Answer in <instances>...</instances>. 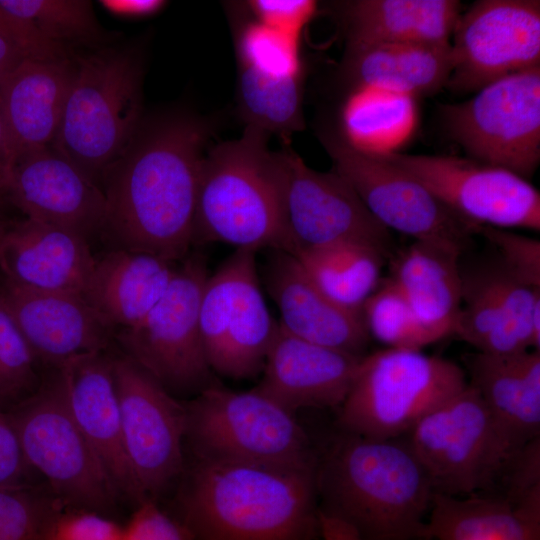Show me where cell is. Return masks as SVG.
Wrapping results in <instances>:
<instances>
[{
	"mask_svg": "<svg viewBox=\"0 0 540 540\" xmlns=\"http://www.w3.org/2000/svg\"><path fill=\"white\" fill-rule=\"evenodd\" d=\"M4 224L5 223L3 222L2 218H1V213H0V231L2 230Z\"/></svg>",
	"mask_w": 540,
	"mask_h": 540,
	"instance_id": "cell-50",
	"label": "cell"
},
{
	"mask_svg": "<svg viewBox=\"0 0 540 540\" xmlns=\"http://www.w3.org/2000/svg\"><path fill=\"white\" fill-rule=\"evenodd\" d=\"M248 6L256 21L295 37L316 8V4L308 0H257L248 2Z\"/></svg>",
	"mask_w": 540,
	"mask_h": 540,
	"instance_id": "cell-44",
	"label": "cell"
},
{
	"mask_svg": "<svg viewBox=\"0 0 540 540\" xmlns=\"http://www.w3.org/2000/svg\"><path fill=\"white\" fill-rule=\"evenodd\" d=\"M321 509L368 540H425L434 489L404 437L342 432L316 460Z\"/></svg>",
	"mask_w": 540,
	"mask_h": 540,
	"instance_id": "cell-3",
	"label": "cell"
},
{
	"mask_svg": "<svg viewBox=\"0 0 540 540\" xmlns=\"http://www.w3.org/2000/svg\"><path fill=\"white\" fill-rule=\"evenodd\" d=\"M455 0H357L343 3L347 48L378 43H450Z\"/></svg>",
	"mask_w": 540,
	"mask_h": 540,
	"instance_id": "cell-29",
	"label": "cell"
},
{
	"mask_svg": "<svg viewBox=\"0 0 540 540\" xmlns=\"http://www.w3.org/2000/svg\"><path fill=\"white\" fill-rule=\"evenodd\" d=\"M448 134L471 159L528 180L540 161V67L511 74L442 108Z\"/></svg>",
	"mask_w": 540,
	"mask_h": 540,
	"instance_id": "cell-11",
	"label": "cell"
},
{
	"mask_svg": "<svg viewBox=\"0 0 540 540\" xmlns=\"http://www.w3.org/2000/svg\"><path fill=\"white\" fill-rule=\"evenodd\" d=\"M42 540H123V526L102 513L57 500L44 523Z\"/></svg>",
	"mask_w": 540,
	"mask_h": 540,
	"instance_id": "cell-40",
	"label": "cell"
},
{
	"mask_svg": "<svg viewBox=\"0 0 540 540\" xmlns=\"http://www.w3.org/2000/svg\"><path fill=\"white\" fill-rule=\"evenodd\" d=\"M57 499L37 485L0 487V540H42Z\"/></svg>",
	"mask_w": 540,
	"mask_h": 540,
	"instance_id": "cell-38",
	"label": "cell"
},
{
	"mask_svg": "<svg viewBox=\"0 0 540 540\" xmlns=\"http://www.w3.org/2000/svg\"><path fill=\"white\" fill-rule=\"evenodd\" d=\"M269 135L246 126L242 136L203 157L193 244L221 242L235 249L283 250L291 242L285 215L287 150L267 147Z\"/></svg>",
	"mask_w": 540,
	"mask_h": 540,
	"instance_id": "cell-4",
	"label": "cell"
},
{
	"mask_svg": "<svg viewBox=\"0 0 540 540\" xmlns=\"http://www.w3.org/2000/svg\"><path fill=\"white\" fill-rule=\"evenodd\" d=\"M447 240H415L391 260L388 278L439 341L454 333L461 307V256Z\"/></svg>",
	"mask_w": 540,
	"mask_h": 540,
	"instance_id": "cell-25",
	"label": "cell"
},
{
	"mask_svg": "<svg viewBox=\"0 0 540 540\" xmlns=\"http://www.w3.org/2000/svg\"><path fill=\"white\" fill-rule=\"evenodd\" d=\"M422 183L452 213L481 229L540 230V193L528 180L471 158L375 155Z\"/></svg>",
	"mask_w": 540,
	"mask_h": 540,
	"instance_id": "cell-13",
	"label": "cell"
},
{
	"mask_svg": "<svg viewBox=\"0 0 540 540\" xmlns=\"http://www.w3.org/2000/svg\"><path fill=\"white\" fill-rule=\"evenodd\" d=\"M361 316L369 337L386 348L422 350L438 341L388 278L365 301Z\"/></svg>",
	"mask_w": 540,
	"mask_h": 540,
	"instance_id": "cell-35",
	"label": "cell"
},
{
	"mask_svg": "<svg viewBox=\"0 0 540 540\" xmlns=\"http://www.w3.org/2000/svg\"><path fill=\"white\" fill-rule=\"evenodd\" d=\"M208 276L202 257H188L176 268L166 293L148 314L115 334L124 355L174 397L196 396L214 383L199 323Z\"/></svg>",
	"mask_w": 540,
	"mask_h": 540,
	"instance_id": "cell-10",
	"label": "cell"
},
{
	"mask_svg": "<svg viewBox=\"0 0 540 540\" xmlns=\"http://www.w3.org/2000/svg\"><path fill=\"white\" fill-rule=\"evenodd\" d=\"M25 58L17 46L0 36V82Z\"/></svg>",
	"mask_w": 540,
	"mask_h": 540,
	"instance_id": "cell-49",
	"label": "cell"
},
{
	"mask_svg": "<svg viewBox=\"0 0 540 540\" xmlns=\"http://www.w3.org/2000/svg\"><path fill=\"white\" fill-rule=\"evenodd\" d=\"M285 215L293 253L356 243L391 254L392 239L352 186L337 172H319L287 150Z\"/></svg>",
	"mask_w": 540,
	"mask_h": 540,
	"instance_id": "cell-17",
	"label": "cell"
},
{
	"mask_svg": "<svg viewBox=\"0 0 540 540\" xmlns=\"http://www.w3.org/2000/svg\"><path fill=\"white\" fill-rule=\"evenodd\" d=\"M417 122L414 98L377 87H358L343 110L344 139L371 155L396 152Z\"/></svg>",
	"mask_w": 540,
	"mask_h": 540,
	"instance_id": "cell-32",
	"label": "cell"
},
{
	"mask_svg": "<svg viewBox=\"0 0 540 540\" xmlns=\"http://www.w3.org/2000/svg\"><path fill=\"white\" fill-rule=\"evenodd\" d=\"M5 194L26 218L86 240L102 233L106 204L100 185L51 145L15 162Z\"/></svg>",
	"mask_w": 540,
	"mask_h": 540,
	"instance_id": "cell-18",
	"label": "cell"
},
{
	"mask_svg": "<svg viewBox=\"0 0 540 540\" xmlns=\"http://www.w3.org/2000/svg\"><path fill=\"white\" fill-rule=\"evenodd\" d=\"M176 268L150 254L115 248L95 259L83 297L115 330L130 328L164 296Z\"/></svg>",
	"mask_w": 540,
	"mask_h": 540,
	"instance_id": "cell-27",
	"label": "cell"
},
{
	"mask_svg": "<svg viewBox=\"0 0 540 540\" xmlns=\"http://www.w3.org/2000/svg\"><path fill=\"white\" fill-rule=\"evenodd\" d=\"M334 171L355 190L371 214L389 231L415 240H447L463 248L480 229L445 207L422 183L378 156L363 153L344 138L325 134Z\"/></svg>",
	"mask_w": 540,
	"mask_h": 540,
	"instance_id": "cell-15",
	"label": "cell"
},
{
	"mask_svg": "<svg viewBox=\"0 0 540 540\" xmlns=\"http://www.w3.org/2000/svg\"><path fill=\"white\" fill-rule=\"evenodd\" d=\"M270 253L263 281L280 312V327L303 340L363 356L369 335L361 312L329 299L292 254L283 250Z\"/></svg>",
	"mask_w": 540,
	"mask_h": 540,
	"instance_id": "cell-23",
	"label": "cell"
},
{
	"mask_svg": "<svg viewBox=\"0 0 540 540\" xmlns=\"http://www.w3.org/2000/svg\"><path fill=\"white\" fill-rule=\"evenodd\" d=\"M468 385L481 397L500 428L521 448L539 437L540 351L474 352L465 357Z\"/></svg>",
	"mask_w": 540,
	"mask_h": 540,
	"instance_id": "cell-26",
	"label": "cell"
},
{
	"mask_svg": "<svg viewBox=\"0 0 540 540\" xmlns=\"http://www.w3.org/2000/svg\"><path fill=\"white\" fill-rule=\"evenodd\" d=\"M238 108L246 126L283 138L303 129L300 74H274L239 63Z\"/></svg>",
	"mask_w": 540,
	"mask_h": 540,
	"instance_id": "cell-34",
	"label": "cell"
},
{
	"mask_svg": "<svg viewBox=\"0 0 540 540\" xmlns=\"http://www.w3.org/2000/svg\"><path fill=\"white\" fill-rule=\"evenodd\" d=\"M143 64L131 47L74 57V74L51 146L100 185L142 116Z\"/></svg>",
	"mask_w": 540,
	"mask_h": 540,
	"instance_id": "cell-5",
	"label": "cell"
},
{
	"mask_svg": "<svg viewBox=\"0 0 540 540\" xmlns=\"http://www.w3.org/2000/svg\"><path fill=\"white\" fill-rule=\"evenodd\" d=\"M315 469L196 458L178 496L180 520L195 540H310Z\"/></svg>",
	"mask_w": 540,
	"mask_h": 540,
	"instance_id": "cell-2",
	"label": "cell"
},
{
	"mask_svg": "<svg viewBox=\"0 0 540 540\" xmlns=\"http://www.w3.org/2000/svg\"><path fill=\"white\" fill-rule=\"evenodd\" d=\"M111 363L128 463L143 497L156 501L184 470L185 406L124 354Z\"/></svg>",
	"mask_w": 540,
	"mask_h": 540,
	"instance_id": "cell-14",
	"label": "cell"
},
{
	"mask_svg": "<svg viewBox=\"0 0 540 540\" xmlns=\"http://www.w3.org/2000/svg\"><path fill=\"white\" fill-rule=\"evenodd\" d=\"M70 412L119 495L135 506L145 501L124 449L111 356L72 358L57 368Z\"/></svg>",
	"mask_w": 540,
	"mask_h": 540,
	"instance_id": "cell-20",
	"label": "cell"
},
{
	"mask_svg": "<svg viewBox=\"0 0 540 540\" xmlns=\"http://www.w3.org/2000/svg\"><path fill=\"white\" fill-rule=\"evenodd\" d=\"M503 477L504 499L516 509L540 518V439L525 444L513 457Z\"/></svg>",
	"mask_w": 540,
	"mask_h": 540,
	"instance_id": "cell-41",
	"label": "cell"
},
{
	"mask_svg": "<svg viewBox=\"0 0 540 540\" xmlns=\"http://www.w3.org/2000/svg\"><path fill=\"white\" fill-rule=\"evenodd\" d=\"M346 78L358 87L392 90L413 98L447 85L453 68L451 43H378L347 48Z\"/></svg>",
	"mask_w": 540,
	"mask_h": 540,
	"instance_id": "cell-28",
	"label": "cell"
},
{
	"mask_svg": "<svg viewBox=\"0 0 540 540\" xmlns=\"http://www.w3.org/2000/svg\"><path fill=\"white\" fill-rule=\"evenodd\" d=\"M363 356L303 340L278 323L255 389L294 414L339 407Z\"/></svg>",
	"mask_w": 540,
	"mask_h": 540,
	"instance_id": "cell-21",
	"label": "cell"
},
{
	"mask_svg": "<svg viewBox=\"0 0 540 540\" xmlns=\"http://www.w3.org/2000/svg\"><path fill=\"white\" fill-rule=\"evenodd\" d=\"M34 475L9 414L0 408V487L35 485Z\"/></svg>",
	"mask_w": 540,
	"mask_h": 540,
	"instance_id": "cell-45",
	"label": "cell"
},
{
	"mask_svg": "<svg viewBox=\"0 0 540 540\" xmlns=\"http://www.w3.org/2000/svg\"><path fill=\"white\" fill-rule=\"evenodd\" d=\"M0 294L37 362L51 369L104 352L115 337V329L81 295L35 291L6 281Z\"/></svg>",
	"mask_w": 540,
	"mask_h": 540,
	"instance_id": "cell-19",
	"label": "cell"
},
{
	"mask_svg": "<svg viewBox=\"0 0 540 540\" xmlns=\"http://www.w3.org/2000/svg\"><path fill=\"white\" fill-rule=\"evenodd\" d=\"M37 360L0 294V408L31 397L42 380Z\"/></svg>",
	"mask_w": 540,
	"mask_h": 540,
	"instance_id": "cell-37",
	"label": "cell"
},
{
	"mask_svg": "<svg viewBox=\"0 0 540 540\" xmlns=\"http://www.w3.org/2000/svg\"><path fill=\"white\" fill-rule=\"evenodd\" d=\"M12 167L6 126L0 109V196L5 194Z\"/></svg>",
	"mask_w": 540,
	"mask_h": 540,
	"instance_id": "cell-48",
	"label": "cell"
},
{
	"mask_svg": "<svg viewBox=\"0 0 540 540\" xmlns=\"http://www.w3.org/2000/svg\"><path fill=\"white\" fill-rule=\"evenodd\" d=\"M425 540H540V519L483 495L434 493Z\"/></svg>",
	"mask_w": 540,
	"mask_h": 540,
	"instance_id": "cell-30",
	"label": "cell"
},
{
	"mask_svg": "<svg viewBox=\"0 0 540 540\" xmlns=\"http://www.w3.org/2000/svg\"><path fill=\"white\" fill-rule=\"evenodd\" d=\"M205 122L183 113L143 119L100 187L102 233L116 246L175 263L193 245Z\"/></svg>",
	"mask_w": 540,
	"mask_h": 540,
	"instance_id": "cell-1",
	"label": "cell"
},
{
	"mask_svg": "<svg viewBox=\"0 0 540 540\" xmlns=\"http://www.w3.org/2000/svg\"><path fill=\"white\" fill-rule=\"evenodd\" d=\"M297 38L254 19L239 34V63L274 74H300Z\"/></svg>",
	"mask_w": 540,
	"mask_h": 540,
	"instance_id": "cell-39",
	"label": "cell"
},
{
	"mask_svg": "<svg viewBox=\"0 0 540 540\" xmlns=\"http://www.w3.org/2000/svg\"><path fill=\"white\" fill-rule=\"evenodd\" d=\"M467 384L465 370L451 360L422 350H379L361 358L339 424L367 438H400Z\"/></svg>",
	"mask_w": 540,
	"mask_h": 540,
	"instance_id": "cell-6",
	"label": "cell"
},
{
	"mask_svg": "<svg viewBox=\"0 0 540 540\" xmlns=\"http://www.w3.org/2000/svg\"><path fill=\"white\" fill-rule=\"evenodd\" d=\"M73 74L71 58H25L0 82V109L13 166L25 154L53 143Z\"/></svg>",
	"mask_w": 540,
	"mask_h": 540,
	"instance_id": "cell-24",
	"label": "cell"
},
{
	"mask_svg": "<svg viewBox=\"0 0 540 540\" xmlns=\"http://www.w3.org/2000/svg\"><path fill=\"white\" fill-rule=\"evenodd\" d=\"M100 4L116 16L142 18L159 12L166 2L161 0H102Z\"/></svg>",
	"mask_w": 540,
	"mask_h": 540,
	"instance_id": "cell-46",
	"label": "cell"
},
{
	"mask_svg": "<svg viewBox=\"0 0 540 540\" xmlns=\"http://www.w3.org/2000/svg\"><path fill=\"white\" fill-rule=\"evenodd\" d=\"M492 244L500 261L517 277L540 289V241L521 234L493 227L480 231Z\"/></svg>",
	"mask_w": 540,
	"mask_h": 540,
	"instance_id": "cell-42",
	"label": "cell"
},
{
	"mask_svg": "<svg viewBox=\"0 0 540 540\" xmlns=\"http://www.w3.org/2000/svg\"><path fill=\"white\" fill-rule=\"evenodd\" d=\"M462 296L454 335L476 351L512 354L526 351L516 339L498 296L489 260L464 269Z\"/></svg>",
	"mask_w": 540,
	"mask_h": 540,
	"instance_id": "cell-33",
	"label": "cell"
},
{
	"mask_svg": "<svg viewBox=\"0 0 540 540\" xmlns=\"http://www.w3.org/2000/svg\"><path fill=\"white\" fill-rule=\"evenodd\" d=\"M123 526V540H195L180 520L172 517L155 500H145Z\"/></svg>",
	"mask_w": 540,
	"mask_h": 540,
	"instance_id": "cell-43",
	"label": "cell"
},
{
	"mask_svg": "<svg viewBox=\"0 0 540 540\" xmlns=\"http://www.w3.org/2000/svg\"><path fill=\"white\" fill-rule=\"evenodd\" d=\"M94 262L88 240L63 228L26 218L0 231V270L21 288L83 296Z\"/></svg>",
	"mask_w": 540,
	"mask_h": 540,
	"instance_id": "cell-22",
	"label": "cell"
},
{
	"mask_svg": "<svg viewBox=\"0 0 540 540\" xmlns=\"http://www.w3.org/2000/svg\"><path fill=\"white\" fill-rule=\"evenodd\" d=\"M317 532L323 540H368L340 518L318 509Z\"/></svg>",
	"mask_w": 540,
	"mask_h": 540,
	"instance_id": "cell-47",
	"label": "cell"
},
{
	"mask_svg": "<svg viewBox=\"0 0 540 540\" xmlns=\"http://www.w3.org/2000/svg\"><path fill=\"white\" fill-rule=\"evenodd\" d=\"M7 12L30 20L50 41L71 43L101 39L102 30L88 0H0Z\"/></svg>",
	"mask_w": 540,
	"mask_h": 540,
	"instance_id": "cell-36",
	"label": "cell"
},
{
	"mask_svg": "<svg viewBox=\"0 0 540 540\" xmlns=\"http://www.w3.org/2000/svg\"><path fill=\"white\" fill-rule=\"evenodd\" d=\"M451 44L447 87L479 91L514 73L540 67V2L481 0L460 14Z\"/></svg>",
	"mask_w": 540,
	"mask_h": 540,
	"instance_id": "cell-16",
	"label": "cell"
},
{
	"mask_svg": "<svg viewBox=\"0 0 540 540\" xmlns=\"http://www.w3.org/2000/svg\"><path fill=\"white\" fill-rule=\"evenodd\" d=\"M435 493L478 495L503 477L516 447L467 384L403 436Z\"/></svg>",
	"mask_w": 540,
	"mask_h": 540,
	"instance_id": "cell-8",
	"label": "cell"
},
{
	"mask_svg": "<svg viewBox=\"0 0 540 540\" xmlns=\"http://www.w3.org/2000/svg\"><path fill=\"white\" fill-rule=\"evenodd\" d=\"M290 254L329 299L356 312H361L382 281L387 258L375 248L356 243L299 249Z\"/></svg>",
	"mask_w": 540,
	"mask_h": 540,
	"instance_id": "cell-31",
	"label": "cell"
},
{
	"mask_svg": "<svg viewBox=\"0 0 540 540\" xmlns=\"http://www.w3.org/2000/svg\"><path fill=\"white\" fill-rule=\"evenodd\" d=\"M185 439L196 458L310 468V440L296 415L257 389L213 383L185 405Z\"/></svg>",
	"mask_w": 540,
	"mask_h": 540,
	"instance_id": "cell-7",
	"label": "cell"
},
{
	"mask_svg": "<svg viewBox=\"0 0 540 540\" xmlns=\"http://www.w3.org/2000/svg\"><path fill=\"white\" fill-rule=\"evenodd\" d=\"M256 251L235 249L209 275L200 301L199 323L212 372L232 379L261 373L278 323L263 297Z\"/></svg>",
	"mask_w": 540,
	"mask_h": 540,
	"instance_id": "cell-12",
	"label": "cell"
},
{
	"mask_svg": "<svg viewBox=\"0 0 540 540\" xmlns=\"http://www.w3.org/2000/svg\"><path fill=\"white\" fill-rule=\"evenodd\" d=\"M7 413L27 464L58 501L107 516L115 509L120 496L70 412L57 368Z\"/></svg>",
	"mask_w": 540,
	"mask_h": 540,
	"instance_id": "cell-9",
	"label": "cell"
}]
</instances>
